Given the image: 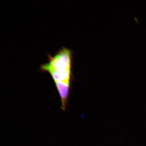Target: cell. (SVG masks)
Returning a JSON list of instances; mask_svg holds the SVG:
<instances>
[{
    "label": "cell",
    "mask_w": 146,
    "mask_h": 146,
    "mask_svg": "<svg viewBox=\"0 0 146 146\" xmlns=\"http://www.w3.org/2000/svg\"><path fill=\"white\" fill-rule=\"evenodd\" d=\"M47 72L50 74L55 82H64L70 83L72 76L71 69L50 70Z\"/></svg>",
    "instance_id": "cell-3"
},
{
    "label": "cell",
    "mask_w": 146,
    "mask_h": 146,
    "mask_svg": "<svg viewBox=\"0 0 146 146\" xmlns=\"http://www.w3.org/2000/svg\"><path fill=\"white\" fill-rule=\"evenodd\" d=\"M56 86L59 94L61 102V109L66 110L68 102L70 83L60 82H55Z\"/></svg>",
    "instance_id": "cell-2"
},
{
    "label": "cell",
    "mask_w": 146,
    "mask_h": 146,
    "mask_svg": "<svg viewBox=\"0 0 146 146\" xmlns=\"http://www.w3.org/2000/svg\"><path fill=\"white\" fill-rule=\"evenodd\" d=\"M47 56L48 62L41 65L40 67L41 72L72 69V52L70 49L63 47L54 56L48 54Z\"/></svg>",
    "instance_id": "cell-1"
}]
</instances>
